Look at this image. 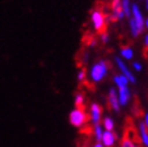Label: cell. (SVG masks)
<instances>
[{"label": "cell", "mask_w": 148, "mask_h": 147, "mask_svg": "<svg viewBox=\"0 0 148 147\" xmlns=\"http://www.w3.org/2000/svg\"><path fill=\"white\" fill-rule=\"evenodd\" d=\"M131 111H132V113H134V116H135V117H137V118H141V117H145L143 107H142V105H141V102H140V99H138L137 95L134 98V104H132Z\"/></svg>", "instance_id": "cell-9"}, {"label": "cell", "mask_w": 148, "mask_h": 147, "mask_svg": "<svg viewBox=\"0 0 148 147\" xmlns=\"http://www.w3.org/2000/svg\"><path fill=\"white\" fill-rule=\"evenodd\" d=\"M114 82L117 83V86L118 87H125L128 84V78L125 77L124 75H117V76H114Z\"/></svg>", "instance_id": "cell-14"}, {"label": "cell", "mask_w": 148, "mask_h": 147, "mask_svg": "<svg viewBox=\"0 0 148 147\" xmlns=\"http://www.w3.org/2000/svg\"><path fill=\"white\" fill-rule=\"evenodd\" d=\"M145 46H148V35L145 38Z\"/></svg>", "instance_id": "cell-24"}, {"label": "cell", "mask_w": 148, "mask_h": 147, "mask_svg": "<svg viewBox=\"0 0 148 147\" xmlns=\"http://www.w3.org/2000/svg\"><path fill=\"white\" fill-rule=\"evenodd\" d=\"M121 147H140V146H137L136 144H134L132 141H130L129 139H127V137H122V141H121Z\"/></svg>", "instance_id": "cell-18"}, {"label": "cell", "mask_w": 148, "mask_h": 147, "mask_svg": "<svg viewBox=\"0 0 148 147\" xmlns=\"http://www.w3.org/2000/svg\"><path fill=\"white\" fill-rule=\"evenodd\" d=\"M146 27L148 28V19H147V22H146Z\"/></svg>", "instance_id": "cell-27"}, {"label": "cell", "mask_w": 148, "mask_h": 147, "mask_svg": "<svg viewBox=\"0 0 148 147\" xmlns=\"http://www.w3.org/2000/svg\"><path fill=\"white\" fill-rule=\"evenodd\" d=\"M107 105L110 106V109L114 110L116 112L121 111V104H119V100H118V95H117V93H116V91L113 89V88H112V89H110Z\"/></svg>", "instance_id": "cell-4"}, {"label": "cell", "mask_w": 148, "mask_h": 147, "mask_svg": "<svg viewBox=\"0 0 148 147\" xmlns=\"http://www.w3.org/2000/svg\"><path fill=\"white\" fill-rule=\"evenodd\" d=\"M111 68V63L107 60H100L99 63L94 64L92 71H90V76L94 82H99L103 78V76L106 75L107 69Z\"/></svg>", "instance_id": "cell-2"}, {"label": "cell", "mask_w": 148, "mask_h": 147, "mask_svg": "<svg viewBox=\"0 0 148 147\" xmlns=\"http://www.w3.org/2000/svg\"><path fill=\"white\" fill-rule=\"evenodd\" d=\"M116 63H117V65H118V68H119V70L124 74V76L128 78V81H130L131 83H135V82H136V80H135L134 75H132V74L129 71V69L127 68V65L123 63V60L119 59V58H116Z\"/></svg>", "instance_id": "cell-7"}, {"label": "cell", "mask_w": 148, "mask_h": 147, "mask_svg": "<svg viewBox=\"0 0 148 147\" xmlns=\"http://www.w3.org/2000/svg\"><path fill=\"white\" fill-rule=\"evenodd\" d=\"M138 126H140V136H141V140H142V144L148 147V128L147 126L140 121L138 122Z\"/></svg>", "instance_id": "cell-12"}, {"label": "cell", "mask_w": 148, "mask_h": 147, "mask_svg": "<svg viewBox=\"0 0 148 147\" xmlns=\"http://www.w3.org/2000/svg\"><path fill=\"white\" fill-rule=\"evenodd\" d=\"M121 5H122V10L124 12V16L125 17H130V3H129V0H122L121 1Z\"/></svg>", "instance_id": "cell-15"}, {"label": "cell", "mask_w": 148, "mask_h": 147, "mask_svg": "<svg viewBox=\"0 0 148 147\" xmlns=\"http://www.w3.org/2000/svg\"><path fill=\"white\" fill-rule=\"evenodd\" d=\"M145 121H146V126H147V128H148V113H145Z\"/></svg>", "instance_id": "cell-23"}, {"label": "cell", "mask_w": 148, "mask_h": 147, "mask_svg": "<svg viewBox=\"0 0 148 147\" xmlns=\"http://www.w3.org/2000/svg\"><path fill=\"white\" fill-rule=\"evenodd\" d=\"M81 43H82V47L90 48V47H94L98 43V39H97V36H95V34H93L92 32H84L82 35Z\"/></svg>", "instance_id": "cell-3"}, {"label": "cell", "mask_w": 148, "mask_h": 147, "mask_svg": "<svg viewBox=\"0 0 148 147\" xmlns=\"http://www.w3.org/2000/svg\"><path fill=\"white\" fill-rule=\"evenodd\" d=\"M93 147H102V145H101L100 142H98V144H95V145H94Z\"/></svg>", "instance_id": "cell-25"}, {"label": "cell", "mask_w": 148, "mask_h": 147, "mask_svg": "<svg viewBox=\"0 0 148 147\" xmlns=\"http://www.w3.org/2000/svg\"><path fill=\"white\" fill-rule=\"evenodd\" d=\"M101 113H102V107L99 104H93L90 105V117H92V122L95 124L100 123V118H101Z\"/></svg>", "instance_id": "cell-5"}, {"label": "cell", "mask_w": 148, "mask_h": 147, "mask_svg": "<svg viewBox=\"0 0 148 147\" xmlns=\"http://www.w3.org/2000/svg\"><path fill=\"white\" fill-rule=\"evenodd\" d=\"M132 14H134V21H135V23L138 28V30L140 33L143 32V28H145V22H143V18H142V14L141 12H140V9H138V6L136 4L132 5Z\"/></svg>", "instance_id": "cell-6"}, {"label": "cell", "mask_w": 148, "mask_h": 147, "mask_svg": "<svg viewBox=\"0 0 148 147\" xmlns=\"http://www.w3.org/2000/svg\"><path fill=\"white\" fill-rule=\"evenodd\" d=\"M99 38H100V40H101V42H102V43H106V42H107V40H108V34H107V32H106V33L100 34V35H99Z\"/></svg>", "instance_id": "cell-21"}, {"label": "cell", "mask_w": 148, "mask_h": 147, "mask_svg": "<svg viewBox=\"0 0 148 147\" xmlns=\"http://www.w3.org/2000/svg\"><path fill=\"white\" fill-rule=\"evenodd\" d=\"M69 121L72 124L73 127L76 128H82L83 126L88 123L89 121V117H88V113L86 112V110H79V109H75L73 111H71Z\"/></svg>", "instance_id": "cell-1"}, {"label": "cell", "mask_w": 148, "mask_h": 147, "mask_svg": "<svg viewBox=\"0 0 148 147\" xmlns=\"http://www.w3.org/2000/svg\"><path fill=\"white\" fill-rule=\"evenodd\" d=\"M75 106H76V109H79V110H86V95L82 91L76 93Z\"/></svg>", "instance_id": "cell-11"}, {"label": "cell", "mask_w": 148, "mask_h": 147, "mask_svg": "<svg viewBox=\"0 0 148 147\" xmlns=\"http://www.w3.org/2000/svg\"><path fill=\"white\" fill-rule=\"evenodd\" d=\"M103 127L106 128L107 131H112L113 128H114V124H113V121L110 118V117H105L103 118Z\"/></svg>", "instance_id": "cell-16"}, {"label": "cell", "mask_w": 148, "mask_h": 147, "mask_svg": "<svg viewBox=\"0 0 148 147\" xmlns=\"http://www.w3.org/2000/svg\"><path fill=\"white\" fill-rule=\"evenodd\" d=\"M117 139H118V136L116 133H113V131H105V133H102L101 140L106 147H112Z\"/></svg>", "instance_id": "cell-8"}, {"label": "cell", "mask_w": 148, "mask_h": 147, "mask_svg": "<svg viewBox=\"0 0 148 147\" xmlns=\"http://www.w3.org/2000/svg\"><path fill=\"white\" fill-rule=\"evenodd\" d=\"M146 9L148 10V0H147V3H146Z\"/></svg>", "instance_id": "cell-26"}, {"label": "cell", "mask_w": 148, "mask_h": 147, "mask_svg": "<svg viewBox=\"0 0 148 147\" xmlns=\"http://www.w3.org/2000/svg\"><path fill=\"white\" fill-rule=\"evenodd\" d=\"M94 133H95V137H97V140H101L102 137V130H101V126L100 123L99 124H95L94 126Z\"/></svg>", "instance_id": "cell-19"}, {"label": "cell", "mask_w": 148, "mask_h": 147, "mask_svg": "<svg viewBox=\"0 0 148 147\" xmlns=\"http://www.w3.org/2000/svg\"><path fill=\"white\" fill-rule=\"evenodd\" d=\"M121 53H122V56L125 58V59H131L132 58V49L128 45H122Z\"/></svg>", "instance_id": "cell-13"}, {"label": "cell", "mask_w": 148, "mask_h": 147, "mask_svg": "<svg viewBox=\"0 0 148 147\" xmlns=\"http://www.w3.org/2000/svg\"><path fill=\"white\" fill-rule=\"evenodd\" d=\"M132 67L135 68L136 71H140V70L142 69V67H141V64H140V63H134V64H132Z\"/></svg>", "instance_id": "cell-22"}, {"label": "cell", "mask_w": 148, "mask_h": 147, "mask_svg": "<svg viewBox=\"0 0 148 147\" xmlns=\"http://www.w3.org/2000/svg\"><path fill=\"white\" fill-rule=\"evenodd\" d=\"M129 99H130V91H129V88L127 86L121 87L119 88V98H118V100H119V104L121 105H127Z\"/></svg>", "instance_id": "cell-10"}, {"label": "cell", "mask_w": 148, "mask_h": 147, "mask_svg": "<svg viewBox=\"0 0 148 147\" xmlns=\"http://www.w3.org/2000/svg\"><path fill=\"white\" fill-rule=\"evenodd\" d=\"M84 80H87V69H86V67L81 68L79 72H78V81L79 82H82V81H84Z\"/></svg>", "instance_id": "cell-20"}, {"label": "cell", "mask_w": 148, "mask_h": 147, "mask_svg": "<svg viewBox=\"0 0 148 147\" xmlns=\"http://www.w3.org/2000/svg\"><path fill=\"white\" fill-rule=\"evenodd\" d=\"M130 29H131V34L132 36H135V38H137V36L140 35V30H138V28L135 23V21L134 18H130Z\"/></svg>", "instance_id": "cell-17"}]
</instances>
